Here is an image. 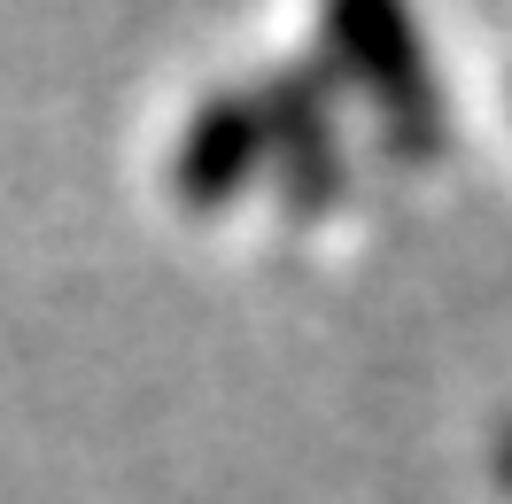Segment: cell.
<instances>
[{
  "label": "cell",
  "mask_w": 512,
  "mask_h": 504,
  "mask_svg": "<svg viewBox=\"0 0 512 504\" xmlns=\"http://www.w3.org/2000/svg\"><path fill=\"white\" fill-rule=\"evenodd\" d=\"M326 47L342 55L334 70H350L373 117H381L388 148L404 163H435L450 140V109H443V78L427 63V39L404 8L388 0H334L326 8Z\"/></svg>",
  "instance_id": "1"
},
{
  "label": "cell",
  "mask_w": 512,
  "mask_h": 504,
  "mask_svg": "<svg viewBox=\"0 0 512 504\" xmlns=\"http://www.w3.org/2000/svg\"><path fill=\"white\" fill-rule=\"evenodd\" d=\"M264 148L280 171V210L288 218H326L342 187H350V156H342V125H334V94H326L319 63H280L264 86Z\"/></svg>",
  "instance_id": "2"
},
{
  "label": "cell",
  "mask_w": 512,
  "mask_h": 504,
  "mask_svg": "<svg viewBox=\"0 0 512 504\" xmlns=\"http://www.w3.org/2000/svg\"><path fill=\"white\" fill-rule=\"evenodd\" d=\"M272 163L264 148V101L249 86H225V94H202L194 101L187 132H179V156H171V187L187 210H225L241 202L249 179Z\"/></svg>",
  "instance_id": "3"
},
{
  "label": "cell",
  "mask_w": 512,
  "mask_h": 504,
  "mask_svg": "<svg viewBox=\"0 0 512 504\" xmlns=\"http://www.w3.org/2000/svg\"><path fill=\"white\" fill-rule=\"evenodd\" d=\"M505 481H512V435H505Z\"/></svg>",
  "instance_id": "4"
}]
</instances>
